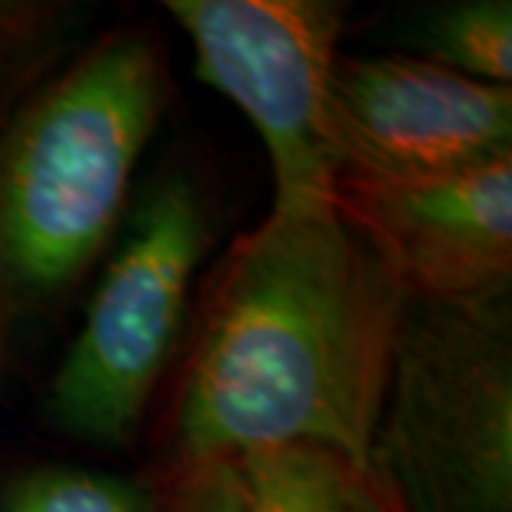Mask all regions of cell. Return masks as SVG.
<instances>
[{"label": "cell", "instance_id": "52a82bcc", "mask_svg": "<svg viewBox=\"0 0 512 512\" xmlns=\"http://www.w3.org/2000/svg\"><path fill=\"white\" fill-rule=\"evenodd\" d=\"M330 205L387 262L407 299L470 302L510 291L512 151L436 177L336 174Z\"/></svg>", "mask_w": 512, "mask_h": 512}, {"label": "cell", "instance_id": "3957f363", "mask_svg": "<svg viewBox=\"0 0 512 512\" xmlns=\"http://www.w3.org/2000/svg\"><path fill=\"white\" fill-rule=\"evenodd\" d=\"M367 470L402 512H512L510 291L407 299Z\"/></svg>", "mask_w": 512, "mask_h": 512}, {"label": "cell", "instance_id": "7a4b0ae2", "mask_svg": "<svg viewBox=\"0 0 512 512\" xmlns=\"http://www.w3.org/2000/svg\"><path fill=\"white\" fill-rule=\"evenodd\" d=\"M165 63L140 32L94 43L0 131V305L72 288L117 225L165 106Z\"/></svg>", "mask_w": 512, "mask_h": 512}, {"label": "cell", "instance_id": "8fae6325", "mask_svg": "<svg viewBox=\"0 0 512 512\" xmlns=\"http://www.w3.org/2000/svg\"><path fill=\"white\" fill-rule=\"evenodd\" d=\"M69 3H0V74L29 77L69 46L77 29Z\"/></svg>", "mask_w": 512, "mask_h": 512}, {"label": "cell", "instance_id": "5b68a950", "mask_svg": "<svg viewBox=\"0 0 512 512\" xmlns=\"http://www.w3.org/2000/svg\"><path fill=\"white\" fill-rule=\"evenodd\" d=\"M191 37L197 77L225 94L259 131L274 211L330 205V77L342 57L345 6L330 0H168Z\"/></svg>", "mask_w": 512, "mask_h": 512}, {"label": "cell", "instance_id": "8992f818", "mask_svg": "<svg viewBox=\"0 0 512 512\" xmlns=\"http://www.w3.org/2000/svg\"><path fill=\"white\" fill-rule=\"evenodd\" d=\"M328 128L336 174L436 177L512 151V92L424 57L342 55Z\"/></svg>", "mask_w": 512, "mask_h": 512}, {"label": "cell", "instance_id": "277c9868", "mask_svg": "<svg viewBox=\"0 0 512 512\" xmlns=\"http://www.w3.org/2000/svg\"><path fill=\"white\" fill-rule=\"evenodd\" d=\"M205 245L200 188L185 174L157 180L128 222L52 382L49 407L66 433L103 447L131 439L180 336Z\"/></svg>", "mask_w": 512, "mask_h": 512}, {"label": "cell", "instance_id": "6da1fadb", "mask_svg": "<svg viewBox=\"0 0 512 512\" xmlns=\"http://www.w3.org/2000/svg\"><path fill=\"white\" fill-rule=\"evenodd\" d=\"M404 305L333 205L271 208L211 279L174 410L177 464L311 444L367 470Z\"/></svg>", "mask_w": 512, "mask_h": 512}, {"label": "cell", "instance_id": "7c38bea8", "mask_svg": "<svg viewBox=\"0 0 512 512\" xmlns=\"http://www.w3.org/2000/svg\"><path fill=\"white\" fill-rule=\"evenodd\" d=\"M242 498L239 458H211L177 470L165 512H242Z\"/></svg>", "mask_w": 512, "mask_h": 512}, {"label": "cell", "instance_id": "30bf717a", "mask_svg": "<svg viewBox=\"0 0 512 512\" xmlns=\"http://www.w3.org/2000/svg\"><path fill=\"white\" fill-rule=\"evenodd\" d=\"M3 512H143V498L123 478L80 467H40L9 487Z\"/></svg>", "mask_w": 512, "mask_h": 512}, {"label": "cell", "instance_id": "ba28073f", "mask_svg": "<svg viewBox=\"0 0 512 512\" xmlns=\"http://www.w3.org/2000/svg\"><path fill=\"white\" fill-rule=\"evenodd\" d=\"M242 512H359L370 470L311 447H265L242 453Z\"/></svg>", "mask_w": 512, "mask_h": 512}, {"label": "cell", "instance_id": "9c48e42d", "mask_svg": "<svg viewBox=\"0 0 512 512\" xmlns=\"http://www.w3.org/2000/svg\"><path fill=\"white\" fill-rule=\"evenodd\" d=\"M407 40L424 60L467 74L481 83L510 86L512 6L510 0H458L424 12Z\"/></svg>", "mask_w": 512, "mask_h": 512}, {"label": "cell", "instance_id": "4fadbf2b", "mask_svg": "<svg viewBox=\"0 0 512 512\" xmlns=\"http://www.w3.org/2000/svg\"><path fill=\"white\" fill-rule=\"evenodd\" d=\"M359 512H402L399 510V504H396V498L390 495V490L384 487L379 478L367 476V487H365V498H362V507Z\"/></svg>", "mask_w": 512, "mask_h": 512}]
</instances>
